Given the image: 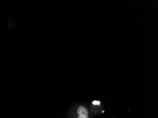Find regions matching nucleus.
<instances>
[{
    "instance_id": "obj_3",
    "label": "nucleus",
    "mask_w": 158,
    "mask_h": 118,
    "mask_svg": "<svg viewBox=\"0 0 158 118\" xmlns=\"http://www.w3.org/2000/svg\"><path fill=\"white\" fill-rule=\"evenodd\" d=\"M75 118H90L89 116H85V115H78L76 116Z\"/></svg>"
},
{
    "instance_id": "obj_1",
    "label": "nucleus",
    "mask_w": 158,
    "mask_h": 118,
    "mask_svg": "<svg viewBox=\"0 0 158 118\" xmlns=\"http://www.w3.org/2000/svg\"><path fill=\"white\" fill-rule=\"evenodd\" d=\"M77 116L78 115H85L89 116V112L86 107L83 106H80L78 107L76 110Z\"/></svg>"
},
{
    "instance_id": "obj_2",
    "label": "nucleus",
    "mask_w": 158,
    "mask_h": 118,
    "mask_svg": "<svg viewBox=\"0 0 158 118\" xmlns=\"http://www.w3.org/2000/svg\"><path fill=\"white\" fill-rule=\"evenodd\" d=\"M100 101L99 100H94L92 102V104L94 106H100Z\"/></svg>"
}]
</instances>
